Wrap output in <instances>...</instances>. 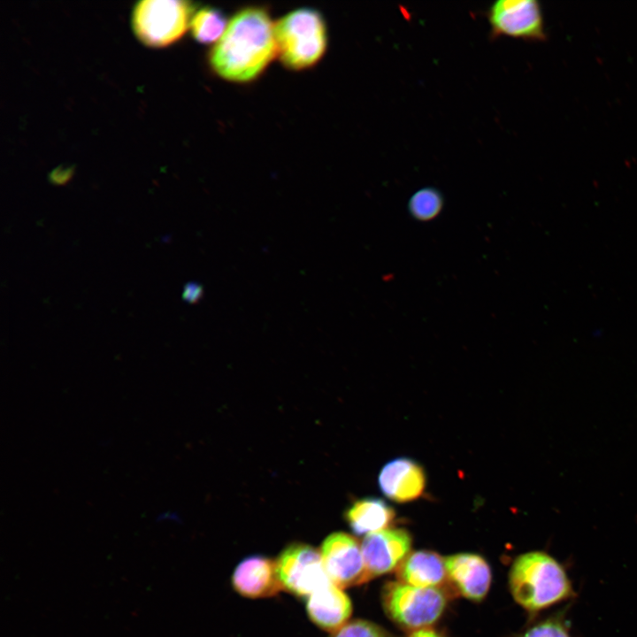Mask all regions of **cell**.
I'll return each instance as SVG.
<instances>
[{
    "instance_id": "1",
    "label": "cell",
    "mask_w": 637,
    "mask_h": 637,
    "mask_svg": "<svg viewBox=\"0 0 637 637\" xmlns=\"http://www.w3.org/2000/svg\"><path fill=\"white\" fill-rule=\"evenodd\" d=\"M275 57L274 23L269 12L248 6L229 20L209 54V63L220 78L246 83L258 78Z\"/></svg>"
},
{
    "instance_id": "2",
    "label": "cell",
    "mask_w": 637,
    "mask_h": 637,
    "mask_svg": "<svg viewBox=\"0 0 637 637\" xmlns=\"http://www.w3.org/2000/svg\"><path fill=\"white\" fill-rule=\"evenodd\" d=\"M509 586L516 602L531 613L572 601L577 595L564 564L541 550L521 554L514 560Z\"/></svg>"
},
{
    "instance_id": "3",
    "label": "cell",
    "mask_w": 637,
    "mask_h": 637,
    "mask_svg": "<svg viewBox=\"0 0 637 637\" xmlns=\"http://www.w3.org/2000/svg\"><path fill=\"white\" fill-rule=\"evenodd\" d=\"M277 57L292 71L308 69L324 56L327 30L322 14L312 8H299L274 23Z\"/></svg>"
},
{
    "instance_id": "4",
    "label": "cell",
    "mask_w": 637,
    "mask_h": 637,
    "mask_svg": "<svg viewBox=\"0 0 637 637\" xmlns=\"http://www.w3.org/2000/svg\"><path fill=\"white\" fill-rule=\"evenodd\" d=\"M382 604L388 616L398 625L417 631L441 618L447 599L440 588L418 587L394 581L385 585Z\"/></svg>"
},
{
    "instance_id": "5",
    "label": "cell",
    "mask_w": 637,
    "mask_h": 637,
    "mask_svg": "<svg viewBox=\"0 0 637 637\" xmlns=\"http://www.w3.org/2000/svg\"><path fill=\"white\" fill-rule=\"evenodd\" d=\"M194 14L190 2L145 0L133 12V27L139 40L150 47H165L179 40Z\"/></svg>"
},
{
    "instance_id": "6",
    "label": "cell",
    "mask_w": 637,
    "mask_h": 637,
    "mask_svg": "<svg viewBox=\"0 0 637 637\" xmlns=\"http://www.w3.org/2000/svg\"><path fill=\"white\" fill-rule=\"evenodd\" d=\"M275 563L282 587L293 595L310 596L331 583L320 551L308 544H290Z\"/></svg>"
},
{
    "instance_id": "7",
    "label": "cell",
    "mask_w": 637,
    "mask_h": 637,
    "mask_svg": "<svg viewBox=\"0 0 637 637\" xmlns=\"http://www.w3.org/2000/svg\"><path fill=\"white\" fill-rule=\"evenodd\" d=\"M485 14L494 40L502 36L532 41L544 38L542 13L535 0H498Z\"/></svg>"
},
{
    "instance_id": "8",
    "label": "cell",
    "mask_w": 637,
    "mask_h": 637,
    "mask_svg": "<svg viewBox=\"0 0 637 637\" xmlns=\"http://www.w3.org/2000/svg\"><path fill=\"white\" fill-rule=\"evenodd\" d=\"M320 554L330 581L343 588L371 579L365 568L361 546L349 533H333L323 541Z\"/></svg>"
},
{
    "instance_id": "9",
    "label": "cell",
    "mask_w": 637,
    "mask_h": 637,
    "mask_svg": "<svg viewBox=\"0 0 637 637\" xmlns=\"http://www.w3.org/2000/svg\"><path fill=\"white\" fill-rule=\"evenodd\" d=\"M411 536L403 528H386L365 536L361 549L371 578L388 573L410 554Z\"/></svg>"
},
{
    "instance_id": "10",
    "label": "cell",
    "mask_w": 637,
    "mask_h": 637,
    "mask_svg": "<svg viewBox=\"0 0 637 637\" xmlns=\"http://www.w3.org/2000/svg\"><path fill=\"white\" fill-rule=\"evenodd\" d=\"M448 580L464 597L480 602L491 584V570L487 561L472 553H458L444 558Z\"/></svg>"
},
{
    "instance_id": "11",
    "label": "cell",
    "mask_w": 637,
    "mask_h": 637,
    "mask_svg": "<svg viewBox=\"0 0 637 637\" xmlns=\"http://www.w3.org/2000/svg\"><path fill=\"white\" fill-rule=\"evenodd\" d=\"M378 482L381 492L388 499L396 503H408L423 494L426 475L417 462L399 457L383 466Z\"/></svg>"
},
{
    "instance_id": "12",
    "label": "cell",
    "mask_w": 637,
    "mask_h": 637,
    "mask_svg": "<svg viewBox=\"0 0 637 637\" xmlns=\"http://www.w3.org/2000/svg\"><path fill=\"white\" fill-rule=\"evenodd\" d=\"M232 584L236 592L249 598L270 597L282 587L276 563L263 556H251L241 561L234 571Z\"/></svg>"
},
{
    "instance_id": "13",
    "label": "cell",
    "mask_w": 637,
    "mask_h": 637,
    "mask_svg": "<svg viewBox=\"0 0 637 637\" xmlns=\"http://www.w3.org/2000/svg\"><path fill=\"white\" fill-rule=\"evenodd\" d=\"M306 610L315 625L334 633L349 618L352 604L342 588L331 582L308 596Z\"/></svg>"
},
{
    "instance_id": "14",
    "label": "cell",
    "mask_w": 637,
    "mask_h": 637,
    "mask_svg": "<svg viewBox=\"0 0 637 637\" xmlns=\"http://www.w3.org/2000/svg\"><path fill=\"white\" fill-rule=\"evenodd\" d=\"M397 578L414 587L438 588L448 580L445 560L434 551H414L398 566Z\"/></svg>"
},
{
    "instance_id": "15",
    "label": "cell",
    "mask_w": 637,
    "mask_h": 637,
    "mask_svg": "<svg viewBox=\"0 0 637 637\" xmlns=\"http://www.w3.org/2000/svg\"><path fill=\"white\" fill-rule=\"evenodd\" d=\"M395 516L391 506L374 497L354 502L345 514L349 527L357 535H367L388 528Z\"/></svg>"
},
{
    "instance_id": "16",
    "label": "cell",
    "mask_w": 637,
    "mask_h": 637,
    "mask_svg": "<svg viewBox=\"0 0 637 637\" xmlns=\"http://www.w3.org/2000/svg\"><path fill=\"white\" fill-rule=\"evenodd\" d=\"M229 20L218 8L203 7L194 12L190 20L193 37L200 43H216L225 33Z\"/></svg>"
},
{
    "instance_id": "17",
    "label": "cell",
    "mask_w": 637,
    "mask_h": 637,
    "mask_svg": "<svg viewBox=\"0 0 637 637\" xmlns=\"http://www.w3.org/2000/svg\"><path fill=\"white\" fill-rule=\"evenodd\" d=\"M443 204L444 199L440 190L433 187H424L411 195L408 210L413 219L428 221L440 214Z\"/></svg>"
},
{
    "instance_id": "18",
    "label": "cell",
    "mask_w": 637,
    "mask_h": 637,
    "mask_svg": "<svg viewBox=\"0 0 637 637\" xmlns=\"http://www.w3.org/2000/svg\"><path fill=\"white\" fill-rule=\"evenodd\" d=\"M566 607L533 624L519 637H573L566 618Z\"/></svg>"
},
{
    "instance_id": "19",
    "label": "cell",
    "mask_w": 637,
    "mask_h": 637,
    "mask_svg": "<svg viewBox=\"0 0 637 637\" xmlns=\"http://www.w3.org/2000/svg\"><path fill=\"white\" fill-rule=\"evenodd\" d=\"M331 637H394L388 631L372 622L357 619L346 623Z\"/></svg>"
},
{
    "instance_id": "20",
    "label": "cell",
    "mask_w": 637,
    "mask_h": 637,
    "mask_svg": "<svg viewBox=\"0 0 637 637\" xmlns=\"http://www.w3.org/2000/svg\"><path fill=\"white\" fill-rule=\"evenodd\" d=\"M203 295V288L201 284L191 281L184 285L182 291V299L187 303L195 304L200 301Z\"/></svg>"
},
{
    "instance_id": "21",
    "label": "cell",
    "mask_w": 637,
    "mask_h": 637,
    "mask_svg": "<svg viewBox=\"0 0 637 637\" xmlns=\"http://www.w3.org/2000/svg\"><path fill=\"white\" fill-rule=\"evenodd\" d=\"M70 169H66L64 171L58 169L50 174V180L55 184H64L70 179Z\"/></svg>"
},
{
    "instance_id": "22",
    "label": "cell",
    "mask_w": 637,
    "mask_h": 637,
    "mask_svg": "<svg viewBox=\"0 0 637 637\" xmlns=\"http://www.w3.org/2000/svg\"><path fill=\"white\" fill-rule=\"evenodd\" d=\"M411 637H441L437 633L429 629H419L412 633Z\"/></svg>"
}]
</instances>
